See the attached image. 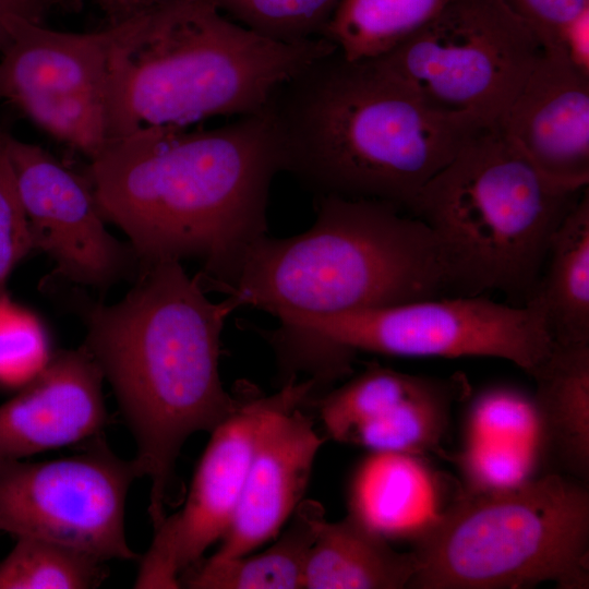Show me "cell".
I'll use <instances>...</instances> for the list:
<instances>
[{
  "label": "cell",
  "mask_w": 589,
  "mask_h": 589,
  "mask_svg": "<svg viewBox=\"0 0 589 589\" xmlns=\"http://www.w3.org/2000/svg\"><path fill=\"white\" fill-rule=\"evenodd\" d=\"M279 171L261 112L209 130L151 127L110 139L91 158L87 179L104 219L125 232L141 264L201 260L204 288L217 290L266 235Z\"/></svg>",
  "instance_id": "obj_1"
},
{
  "label": "cell",
  "mask_w": 589,
  "mask_h": 589,
  "mask_svg": "<svg viewBox=\"0 0 589 589\" xmlns=\"http://www.w3.org/2000/svg\"><path fill=\"white\" fill-rule=\"evenodd\" d=\"M134 281L112 304L72 301L86 326L83 346L110 383L136 443L134 459L151 481L155 529L185 441L212 432L240 404L219 374L220 335L240 305L232 296L209 300L199 275L190 277L177 260L141 264Z\"/></svg>",
  "instance_id": "obj_2"
},
{
  "label": "cell",
  "mask_w": 589,
  "mask_h": 589,
  "mask_svg": "<svg viewBox=\"0 0 589 589\" xmlns=\"http://www.w3.org/2000/svg\"><path fill=\"white\" fill-rule=\"evenodd\" d=\"M263 112L281 170L317 196L402 209L473 135L493 127L437 111L371 60L349 61L338 49L285 82Z\"/></svg>",
  "instance_id": "obj_3"
},
{
  "label": "cell",
  "mask_w": 589,
  "mask_h": 589,
  "mask_svg": "<svg viewBox=\"0 0 589 589\" xmlns=\"http://www.w3.org/2000/svg\"><path fill=\"white\" fill-rule=\"evenodd\" d=\"M108 25V140L261 113L285 82L336 49L323 36L299 43L263 37L209 0H166Z\"/></svg>",
  "instance_id": "obj_4"
},
{
  "label": "cell",
  "mask_w": 589,
  "mask_h": 589,
  "mask_svg": "<svg viewBox=\"0 0 589 589\" xmlns=\"http://www.w3.org/2000/svg\"><path fill=\"white\" fill-rule=\"evenodd\" d=\"M380 200L318 195L316 218L289 238L255 240L218 290L271 314H333L435 298L447 287L429 227Z\"/></svg>",
  "instance_id": "obj_5"
},
{
  "label": "cell",
  "mask_w": 589,
  "mask_h": 589,
  "mask_svg": "<svg viewBox=\"0 0 589 589\" xmlns=\"http://www.w3.org/2000/svg\"><path fill=\"white\" fill-rule=\"evenodd\" d=\"M587 188L544 175L493 125L458 151L409 211L431 230L447 286L526 303L555 230Z\"/></svg>",
  "instance_id": "obj_6"
},
{
  "label": "cell",
  "mask_w": 589,
  "mask_h": 589,
  "mask_svg": "<svg viewBox=\"0 0 589 589\" xmlns=\"http://www.w3.org/2000/svg\"><path fill=\"white\" fill-rule=\"evenodd\" d=\"M412 550L408 588H526L553 581L584 589L589 580V491L548 473L490 492L464 491Z\"/></svg>",
  "instance_id": "obj_7"
},
{
  "label": "cell",
  "mask_w": 589,
  "mask_h": 589,
  "mask_svg": "<svg viewBox=\"0 0 589 589\" xmlns=\"http://www.w3.org/2000/svg\"><path fill=\"white\" fill-rule=\"evenodd\" d=\"M274 315L280 323L274 332L279 344L323 347L335 361L358 350L399 357H493L531 376L554 345L533 297L518 305L462 294L333 314Z\"/></svg>",
  "instance_id": "obj_8"
},
{
  "label": "cell",
  "mask_w": 589,
  "mask_h": 589,
  "mask_svg": "<svg viewBox=\"0 0 589 589\" xmlns=\"http://www.w3.org/2000/svg\"><path fill=\"white\" fill-rule=\"evenodd\" d=\"M543 51L502 0H448L406 41L371 61L431 108L496 125Z\"/></svg>",
  "instance_id": "obj_9"
},
{
  "label": "cell",
  "mask_w": 589,
  "mask_h": 589,
  "mask_svg": "<svg viewBox=\"0 0 589 589\" xmlns=\"http://www.w3.org/2000/svg\"><path fill=\"white\" fill-rule=\"evenodd\" d=\"M100 434L77 455L0 461V532L61 543L103 561L137 558L124 529L125 502L141 478Z\"/></svg>",
  "instance_id": "obj_10"
},
{
  "label": "cell",
  "mask_w": 589,
  "mask_h": 589,
  "mask_svg": "<svg viewBox=\"0 0 589 589\" xmlns=\"http://www.w3.org/2000/svg\"><path fill=\"white\" fill-rule=\"evenodd\" d=\"M315 383L291 378L277 393L240 401L211 432L183 506L154 529L135 588L181 587L180 575L226 532L262 433L278 413L301 407Z\"/></svg>",
  "instance_id": "obj_11"
},
{
  "label": "cell",
  "mask_w": 589,
  "mask_h": 589,
  "mask_svg": "<svg viewBox=\"0 0 589 589\" xmlns=\"http://www.w3.org/2000/svg\"><path fill=\"white\" fill-rule=\"evenodd\" d=\"M2 142L26 213L34 250L55 263L53 279L106 292L134 281L141 261L110 235L88 181L43 147L2 130Z\"/></svg>",
  "instance_id": "obj_12"
},
{
  "label": "cell",
  "mask_w": 589,
  "mask_h": 589,
  "mask_svg": "<svg viewBox=\"0 0 589 589\" xmlns=\"http://www.w3.org/2000/svg\"><path fill=\"white\" fill-rule=\"evenodd\" d=\"M496 128L544 175L588 187V67L567 49L544 48Z\"/></svg>",
  "instance_id": "obj_13"
},
{
  "label": "cell",
  "mask_w": 589,
  "mask_h": 589,
  "mask_svg": "<svg viewBox=\"0 0 589 589\" xmlns=\"http://www.w3.org/2000/svg\"><path fill=\"white\" fill-rule=\"evenodd\" d=\"M104 380L84 346L53 352L47 365L0 406V461L99 435L108 420Z\"/></svg>",
  "instance_id": "obj_14"
},
{
  "label": "cell",
  "mask_w": 589,
  "mask_h": 589,
  "mask_svg": "<svg viewBox=\"0 0 589 589\" xmlns=\"http://www.w3.org/2000/svg\"><path fill=\"white\" fill-rule=\"evenodd\" d=\"M323 443L300 407L271 421L256 444L231 521L211 558L243 556L276 537L303 501Z\"/></svg>",
  "instance_id": "obj_15"
},
{
  "label": "cell",
  "mask_w": 589,
  "mask_h": 589,
  "mask_svg": "<svg viewBox=\"0 0 589 589\" xmlns=\"http://www.w3.org/2000/svg\"><path fill=\"white\" fill-rule=\"evenodd\" d=\"M0 51V101L19 105L82 92L105 94L111 28L62 32L13 15Z\"/></svg>",
  "instance_id": "obj_16"
},
{
  "label": "cell",
  "mask_w": 589,
  "mask_h": 589,
  "mask_svg": "<svg viewBox=\"0 0 589 589\" xmlns=\"http://www.w3.org/2000/svg\"><path fill=\"white\" fill-rule=\"evenodd\" d=\"M447 505L436 473L417 455L371 452L349 486L348 513L386 540H417Z\"/></svg>",
  "instance_id": "obj_17"
},
{
  "label": "cell",
  "mask_w": 589,
  "mask_h": 589,
  "mask_svg": "<svg viewBox=\"0 0 589 589\" xmlns=\"http://www.w3.org/2000/svg\"><path fill=\"white\" fill-rule=\"evenodd\" d=\"M543 453L567 476L589 474V342L557 344L531 375Z\"/></svg>",
  "instance_id": "obj_18"
},
{
  "label": "cell",
  "mask_w": 589,
  "mask_h": 589,
  "mask_svg": "<svg viewBox=\"0 0 589 589\" xmlns=\"http://www.w3.org/2000/svg\"><path fill=\"white\" fill-rule=\"evenodd\" d=\"M418 570L413 551L398 552L351 514L321 521L304 572V589H402Z\"/></svg>",
  "instance_id": "obj_19"
},
{
  "label": "cell",
  "mask_w": 589,
  "mask_h": 589,
  "mask_svg": "<svg viewBox=\"0 0 589 589\" xmlns=\"http://www.w3.org/2000/svg\"><path fill=\"white\" fill-rule=\"evenodd\" d=\"M545 264L531 297L543 309L553 341L589 342L588 188L555 230Z\"/></svg>",
  "instance_id": "obj_20"
},
{
  "label": "cell",
  "mask_w": 589,
  "mask_h": 589,
  "mask_svg": "<svg viewBox=\"0 0 589 589\" xmlns=\"http://www.w3.org/2000/svg\"><path fill=\"white\" fill-rule=\"evenodd\" d=\"M421 377L410 390L354 425L344 443L417 456L436 450L452 406L468 395L469 386L462 375Z\"/></svg>",
  "instance_id": "obj_21"
},
{
  "label": "cell",
  "mask_w": 589,
  "mask_h": 589,
  "mask_svg": "<svg viewBox=\"0 0 589 589\" xmlns=\"http://www.w3.org/2000/svg\"><path fill=\"white\" fill-rule=\"evenodd\" d=\"M292 515L290 526L268 549L251 556L209 557L187 569L183 584L191 589L304 588L308 555L325 514L320 503L305 500Z\"/></svg>",
  "instance_id": "obj_22"
},
{
  "label": "cell",
  "mask_w": 589,
  "mask_h": 589,
  "mask_svg": "<svg viewBox=\"0 0 589 589\" xmlns=\"http://www.w3.org/2000/svg\"><path fill=\"white\" fill-rule=\"evenodd\" d=\"M448 0H341L323 37L349 61L382 57L417 33Z\"/></svg>",
  "instance_id": "obj_23"
},
{
  "label": "cell",
  "mask_w": 589,
  "mask_h": 589,
  "mask_svg": "<svg viewBox=\"0 0 589 589\" xmlns=\"http://www.w3.org/2000/svg\"><path fill=\"white\" fill-rule=\"evenodd\" d=\"M0 562V589H87L106 578L103 560L74 548L19 537Z\"/></svg>",
  "instance_id": "obj_24"
},
{
  "label": "cell",
  "mask_w": 589,
  "mask_h": 589,
  "mask_svg": "<svg viewBox=\"0 0 589 589\" xmlns=\"http://www.w3.org/2000/svg\"><path fill=\"white\" fill-rule=\"evenodd\" d=\"M252 32L280 43L323 36L341 0H209Z\"/></svg>",
  "instance_id": "obj_25"
},
{
  "label": "cell",
  "mask_w": 589,
  "mask_h": 589,
  "mask_svg": "<svg viewBox=\"0 0 589 589\" xmlns=\"http://www.w3.org/2000/svg\"><path fill=\"white\" fill-rule=\"evenodd\" d=\"M33 123L89 158L108 141L105 94L82 92L25 101L16 107Z\"/></svg>",
  "instance_id": "obj_26"
},
{
  "label": "cell",
  "mask_w": 589,
  "mask_h": 589,
  "mask_svg": "<svg viewBox=\"0 0 589 589\" xmlns=\"http://www.w3.org/2000/svg\"><path fill=\"white\" fill-rule=\"evenodd\" d=\"M467 441L518 443L543 454L532 396L508 385L481 392L471 405Z\"/></svg>",
  "instance_id": "obj_27"
},
{
  "label": "cell",
  "mask_w": 589,
  "mask_h": 589,
  "mask_svg": "<svg viewBox=\"0 0 589 589\" xmlns=\"http://www.w3.org/2000/svg\"><path fill=\"white\" fill-rule=\"evenodd\" d=\"M48 335L40 321L0 296V385L21 388L33 380L52 357Z\"/></svg>",
  "instance_id": "obj_28"
},
{
  "label": "cell",
  "mask_w": 589,
  "mask_h": 589,
  "mask_svg": "<svg viewBox=\"0 0 589 589\" xmlns=\"http://www.w3.org/2000/svg\"><path fill=\"white\" fill-rule=\"evenodd\" d=\"M542 452L533 446L496 441H466L457 462L468 492L510 489L533 478Z\"/></svg>",
  "instance_id": "obj_29"
},
{
  "label": "cell",
  "mask_w": 589,
  "mask_h": 589,
  "mask_svg": "<svg viewBox=\"0 0 589 589\" xmlns=\"http://www.w3.org/2000/svg\"><path fill=\"white\" fill-rule=\"evenodd\" d=\"M502 1L530 27L545 49H567L574 57L581 49L579 33L587 24L589 0Z\"/></svg>",
  "instance_id": "obj_30"
},
{
  "label": "cell",
  "mask_w": 589,
  "mask_h": 589,
  "mask_svg": "<svg viewBox=\"0 0 589 589\" xmlns=\"http://www.w3.org/2000/svg\"><path fill=\"white\" fill-rule=\"evenodd\" d=\"M34 250L29 223L22 205L0 129V296L15 267Z\"/></svg>",
  "instance_id": "obj_31"
},
{
  "label": "cell",
  "mask_w": 589,
  "mask_h": 589,
  "mask_svg": "<svg viewBox=\"0 0 589 589\" xmlns=\"http://www.w3.org/2000/svg\"><path fill=\"white\" fill-rule=\"evenodd\" d=\"M59 8H73L72 0H0V51L9 43L8 21L13 15L43 22L46 15Z\"/></svg>",
  "instance_id": "obj_32"
},
{
  "label": "cell",
  "mask_w": 589,
  "mask_h": 589,
  "mask_svg": "<svg viewBox=\"0 0 589 589\" xmlns=\"http://www.w3.org/2000/svg\"><path fill=\"white\" fill-rule=\"evenodd\" d=\"M106 15L109 24L124 21L166 0H91Z\"/></svg>",
  "instance_id": "obj_33"
}]
</instances>
